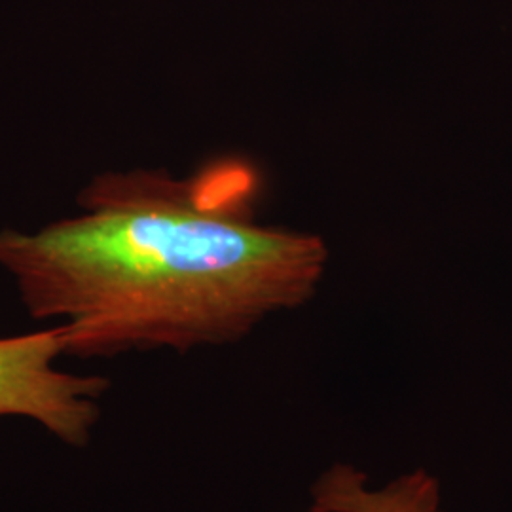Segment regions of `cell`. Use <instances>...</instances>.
Here are the masks:
<instances>
[{
    "label": "cell",
    "mask_w": 512,
    "mask_h": 512,
    "mask_svg": "<svg viewBox=\"0 0 512 512\" xmlns=\"http://www.w3.org/2000/svg\"><path fill=\"white\" fill-rule=\"evenodd\" d=\"M256 173L238 160L190 177L105 171L71 217L0 228V270L65 355L228 346L279 311L308 304L327 272L315 234L256 220Z\"/></svg>",
    "instance_id": "obj_1"
},
{
    "label": "cell",
    "mask_w": 512,
    "mask_h": 512,
    "mask_svg": "<svg viewBox=\"0 0 512 512\" xmlns=\"http://www.w3.org/2000/svg\"><path fill=\"white\" fill-rule=\"evenodd\" d=\"M59 357L67 355L55 325L0 338V416L29 418L59 442L86 448L103 416L109 380L59 370Z\"/></svg>",
    "instance_id": "obj_2"
},
{
    "label": "cell",
    "mask_w": 512,
    "mask_h": 512,
    "mask_svg": "<svg viewBox=\"0 0 512 512\" xmlns=\"http://www.w3.org/2000/svg\"><path fill=\"white\" fill-rule=\"evenodd\" d=\"M310 494L311 512H444L439 478L425 469L372 490L363 471L336 463L313 482Z\"/></svg>",
    "instance_id": "obj_3"
}]
</instances>
